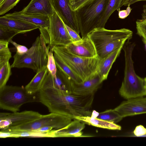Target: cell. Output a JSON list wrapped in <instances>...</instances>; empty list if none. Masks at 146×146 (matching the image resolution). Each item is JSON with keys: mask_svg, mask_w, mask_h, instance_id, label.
Wrapping results in <instances>:
<instances>
[{"mask_svg": "<svg viewBox=\"0 0 146 146\" xmlns=\"http://www.w3.org/2000/svg\"><path fill=\"white\" fill-rule=\"evenodd\" d=\"M71 84L65 75L57 69L55 77L48 72L41 88H50L71 92Z\"/></svg>", "mask_w": 146, "mask_h": 146, "instance_id": "16", "label": "cell"}, {"mask_svg": "<svg viewBox=\"0 0 146 146\" xmlns=\"http://www.w3.org/2000/svg\"><path fill=\"white\" fill-rule=\"evenodd\" d=\"M103 81L96 72L88 79L81 82H71V91L82 95L95 94Z\"/></svg>", "mask_w": 146, "mask_h": 146, "instance_id": "14", "label": "cell"}, {"mask_svg": "<svg viewBox=\"0 0 146 146\" xmlns=\"http://www.w3.org/2000/svg\"><path fill=\"white\" fill-rule=\"evenodd\" d=\"M137 33L142 38L144 43H146V18L136 22Z\"/></svg>", "mask_w": 146, "mask_h": 146, "instance_id": "30", "label": "cell"}, {"mask_svg": "<svg viewBox=\"0 0 146 146\" xmlns=\"http://www.w3.org/2000/svg\"><path fill=\"white\" fill-rule=\"evenodd\" d=\"M0 26L14 30L19 34L25 33L40 28L34 24L20 20L7 17L5 15L0 17Z\"/></svg>", "mask_w": 146, "mask_h": 146, "instance_id": "18", "label": "cell"}, {"mask_svg": "<svg viewBox=\"0 0 146 146\" xmlns=\"http://www.w3.org/2000/svg\"><path fill=\"white\" fill-rule=\"evenodd\" d=\"M17 31L1 26H0V40L8 42L12 40L16 35L18 34Z\"/></svg>", "mask_w": 146, "mask_h": 146, "instance_id": "28", "label": "cell"}, {"mask_svg": "<svg viewBox=\"0 0 146 146\" xmlns=\"http://www.w3.org/2000/svg\"><path fill=\"white\" fill-rule=\"evenodd\" d=\"M46 44L48 46H65L72 42L63 21L55 13L49 17L48 29H39Z\"/></svg>", "mask_w": 146, "mask_h": 146, "instance_id": "9", "label": "cell"}, {"mask_svg": "<svg viewBox=\"0 0 146 146\" xmlns=\"http://www.w3.org/2000/svg\"><path fill=\"white\" fill-rule=\"evenodd\" d=\"M74 118L86 124L100 128L113 130H119L121 129V126L115 123L98 119L92 115L91 116H76Z\"/></svg>", "mask_w": 146, "mask_h": 146, "instance_id": "22", "label": "cell"}, {"mask_svg": "<svg viewBox=\"0 0 146 146\" xmlns=\"http://www.w3.org/2000/svg\"><path fill=\"white\" fill-rule=\"evenodd\" d=\"M92 0H70L73 9L75 11Z\"/></svg>", "mask_w": 146, "mask_h": 146, "instance_id": "33", "label": "cell"}, {"mask_svg": "<svg viewBox=\"0 0 146 146\" xmlns=\"http://www.w3.org/2000/svg\"><path fill=\"white\" fill-rule=\"evenodd\" d=\"M48 72L47 66L38 71L31 81L25 87L27 93L34 94L38 92Z\"/></svg>", "mask_w": 146, "mask_h": 146, "instance_id": "21", "label": "cell"}, {"mask_svg": "<svg viewBox=\"0 0 146 146\" xmlns=\"http://www.w3.org/2000/svg\"><path fill=\"white\" fill-rule=\"evenodd\" d=\"M57 68L62 72L71 82L80 83L83 81L57 54L53 52Z\"/></svg>", "mask_w": 146, "mask_h": 146, "instance_id": "23", "label": "cell"}, {"mask_svg": "<svg viewBox=\"0 0 146 146\" xmlns=\"http://www.w3.org/2000/svg\"><path fill=\"white\" fill-rule=\"evenodd\" d=\"M123 46L117 49L104 58L100 60L96 72L103 81L107 79L112 64L120 54Z\"/></svg>", "mask_w": 146, "mask_h": 146, "instance_id": "20", "label": "cell"}, {"mask_svg": "<svg viewBox=\"0 0 146 146\" xmlns=\"http://www.w3.org/2000/svg\"><path fill=\"white\" fill-rule=\"evenodd\" d=\"M73 119H74L69 116L51 112L48 114L42 115L39 117L27 123L3 130L8 132H32L44 127L59 129L67 125Z\"/></svg>", "mask_w": 146, "mask_h": 146, "instance_id": "8", "label": "cell"}, {"mask_svg": "<svg viewBox=\"0 0 146 146\" xmlns=\"http://www.w3.org/2000/svg\"><path fill=\"white\" fill-rule=\"evenodd\" d=\"M11 56V53L8 47L0 50V67L9 62Z\"/></svg>", "mask_w": 146, "mask_h": 146, "instance_id": "31", "label": "cell"}, {"mask_svg": "<svg viewBox=\"0 0 146 146\" xmlns=\"http://www.w3.org/2000/svg\"><path fill=\"white\" fill-rule=\"evenodd\" d=\"M128 5V7L126 10H119L118 11L119 18L121 19H124L127 17L130 13L132 9L131 8L130 5Z\"/></svg>", "mask_w": 146, "mask_h": 146, "instance_id": "36", "label": "cell"}, {"mask_svg": "<svg viewBox=\"0 0 146 146\" xmlns=\"http://www.w3.org/2000/svg\"><path fill=\"white\" fill-rule=\"evenodd\" d=\"M145 88L146 93V77L144 78Z\"/></svg>", "mask_w": 146, "mask_h": 146, "instance_id": "39", "label": "cell"}, {"mask_svg": "<svg viewBox=\"0 0 146 146\" xmlns=\"http://www.w3.org/2000/svg\"><path fill=\"white\" fill-rule=\"evenodd\" d=\"M145 11L144 12V18H146V7H145Z\"/></svg>", "mask_w": 146, "mask_h": 146, "instance_id": "40", "label": "cell"}, {"mask_svg": "<svg viewBox=\"0 0 146 146\" xmlns=\"http://www.w3.org/2000/svg\"><path fill=\"white\" fill-rule=\"evenodd\" d=\"M52 46L53 52L58 54L83 81L96 72L100 61L97 57H80L70 53L64 46Z\"/></svg>", "mask_w": 146, "mask_h": 146, "instance_id": "6", "label": "cell"}, {"mask_svg": "<svg viewBox=\"0 0 146 146\" xmlns=\"http://www.w3.org/2000/svg\"><path fill=\"white\" fill-rule=\"evenodd\" d=\"M11 68L9 62L0 67V89L6 85L12 74Z\"/></svg>", "mask_w": 146, "mask_h": 146, "instance_id": "26", "label": "cell"}, {"mask_svg": "<svg viewBox=\"0 0 146 146\" xmlns=\"http://www.w3.org/2000/svg\"><path fill=\"white\" fill-rule=\"evenodd\" d=\"M132 35V31L128 29L110 30L100 28L95 29L88 36L94 45L97 57L101 60L123 46Z\"/></svg>", "mask_w": 146, "mask_h": 146, "instance_id": "2", "label": "cell"}, {"mask_svg": "<svg viewBox=\"0 0 146 146\" xmlns=\"http://www.w3.org/2000/svg\"><path fill=\"white\" fill-rule=\"evenodd\" d=\"M114 109L123 118L146 113V97L127 100Z\"/></svg>", "mask_w": 146, "mask_h": 146, "instance_id": "12", "label": "cell"}, {"mask_svg": "<svg viewBox=\"0 0 146 146\" xmlns=\"http://www.w3.org/2000/svg\"><path fill=\"white\" fill-rule=\"evenodd\" d=\"M133 133L137 137L144 136L146 135V128L142 125H138L135 127Z\"/></svg>", "mask_w": 146, "mask_h": 146, "instance_id": "35", "label": "cell"}, {"mask_svg": "<svg viewBox=\"0 0 146 146\" xmlns=\"http://www.w3.org/2000/svg\"><path fill=\"white\" fill-rule=\"evenodd\" d=\"M50 50L48 54V61L47 67L49 72L54 77L56 76L57 68L54 57L53 52L52 46H50Z\"/></svg>", "mask_w": 146, "mask_h": 146, "instance_id": "27", "label": "cell"}, {"mask_svg": "<svg viewBox=\"0 0 146 146\" xmlns=\"http://www.w3.org/2000/svg\"><path fill=\"white\" fill-rule=\"evenodd\" d=\"M16 48V53L19 55H23L27 52L29 49L25 46L17 44L12 40L9 41Z\"/></svg>", "mask_w": 146, "mask_h": 146, "instance_id": "34", "label": "cell"}, {"mask_svg": "<svg viewBox=\"0 0 146 146\" xmlns=\"http://www.w3.org/2000/svg\"><path fill=\"white\" fill-rule=\"evenodd\" d=\"M8 18L20 20L36 25L40 28L48 29L49 25V17L48 16L25 14L20 11H15L5 15ZM39 28V29H40Z\"/></svg>", "mask_w": 146, "mask_h": 146, "instance_id": "17", "label": "cell"}, {"mask_svg": "<svg viewBox=\"0 0 146 146\" xmlns=\"http://www.w3.org/2000/svg\"><path fill=\"white\" fill-rule=\"evenodd\" d=\"M135 45L134 43L128 40L123 46L125 67L124 77L119 93L127 100L146 95L144 78L136 74L134 68L132 54Z\"/></svg>", "mask_w": 146, "mask_h": 146, "instance_id": "3", "label": "cell"}, {"mask_svg": "<svg viewBox=\"0 0 146 146\" xmlns=\"http://www.w3.org/2000/svg\"><path fill=\"white\" fill-rule=\"evenodd\" d=\"M145 48H146V43H145Z\"/></svg>", "mask_w": 146, "mask_h": 146, "instance_id": "42", "label": "cell"}, {"mask_svg": "<svg viewBox=\"0 0 146 146\" xmlns=\"http://www.w3.org/2000/svg\"><path fill=\"white\" fill-rule=\"evenodd\" d=\"M144 136H146V135H145Z\"/></svg>", "mask_w": 146, "mask_h": 146, "instance_id": "43", "label": "cell"}, {"mask_svg": "<svg viewBox=\"0 0 146 146\" xmlns=\"http://www.w3.org/2000/svg\"><path fill=\"white\" fill-rule=\"evenodd\" d=\"M64 23L73 42L78 41L81 40L82 38L80 37L79 34Z\"/></svg>", "mask_w": 146, "mask_h": 146, "instance_id": "32", "label": "cell"}, {"mask_svg": "<svg viewBox=\"0 0 146 146\" xmlns=\"http://www.w3.org/2000/svg\"><path fill=\"white\" fill-rule=\"evenodd\" d=\"M3 0H0V3H1Z\"/></svg>", "mask_w": 146, "mask_h": 146, "instance_id": "41", "label": "cell"}, {"mask_svg": "<svg viewBox=\"0 0 146 146\" xmlns=\"http://www.w3.org/2000/svg\"><path fill=\"white\" fill-rule=\"evenodd\" d=\"M20 0H3L0 3V15H3L12 9Z\"/></svg>", "mask_w": 146, "mask_h": 146, "instance_id": "29", "label": "cell"}, {"mask_svg": "<svg viewBox=\"0 0 146 146\" xmlns=\"http://www.w3.org/2000/svg\"><path fill=\"white\" fill-rule=\"evenodd\" d=\"M42 35L38 36L32 46L23 55L16 53L13 56L11 68H27L37 72L46 66L48 54L50 47H47Z\"/></svg>", "mask_w": 146, "mask_h": 146, "instance_id": "5", "label": "cell"}, {"mask_svg": "<svg viewBox=\"0 0 146 146\" xmlns=\"http://www.w3.org/2000/svg\"><path fill=\"white\" fill-rule=\"evenodd\" d=\"M129 0H109L103 15L101 19L100 28H104L110 16L115 10H120L123 5L127 6Z\"/></svg>", "mask_w": 146, "mask_h": 146, "instance_id": "24", "label": "cell"}, {"mask_svg": "<svg viewBox=\"0 0 146 146\" xmlns=\"http://www.w3.org/2000/svg\"><path fill=\"white\" fill-rule=\"evenodd\" d=\"M34 102H40L39 92L30 94L25 87L6 85L0 89V108L3 110L16 112L23 105Z\"/></svg>", "mask_w": 146, "mask_h": 146, "instance_id": "7", "label": "cell"}, {"mask_svg": "<svg viewBox=\"0 0 146 146\" xmlns=\"http://www.w3.org/2000/svg\"><path fill=\"white\" fill-rule=\"evenodd\" d=\"M38 112L25 111L21 112L0 113V130L27 123L39 117Z\"/></svg>", "mask_w": 146, "mask_h": 146, "instance_id": "10", "label": "cell"}, {"mask_svg": "<svg viewBox=\"0 0 146 146\" xmlns=\"http://www.w3.org/2000/svg\"><path fill=\"white\" fill-rule=\"evenodd\" d=\"M9 43V42L7 41L0 40V50L8 48Z\"/></svg>", "mask_w": 146, "mask_h": 146, "instance_id": "37", "label": "cell"}, {"mask_svg": "<svg viewBox=\"0 0 146 146\" xmlns=\"http://www.w3.org/2000/svg\"><path fill=\"white\" fill-rule=\"evenodd\" d=\"M109 0H92L75 11L82 38L100 28Z\"/></svg>", "mask_w": 146, "mask_h": 146, "instance_id": "4", "label": "cell"}, {"mask_svg": "<svg viewBox=\"0 0 146 146\" xmlns=\"http://www.w3.org/2000/svg\"><path fill=\"white\" fill-rule=\"evenodd\" d=\"M50 1L54 10L63 22L79 34L80 32L79 25L70 0Z\"/></svg>", "mask_w": 146, "mask_h": 146, "instance_id": "11", "label": "cell"}, {"mask_svg": "<svg viewBox=\"0 0 146 146\" xmlns=\"http://www.w3.org/2000/svg\"><path fill=\"white\" fill-rule=\"evenodd\" d=\"M85 124L74 119L65 127L54 131V137H80L82 135V130L85 127Z\"/></svg>", "mask_w": 146, "mask_h": 146, "instance_id": "19", "label": "cell"}, {"mask_svg": "<svg viewBox=\"0 0 146 146\" xmlns=\"http://www.w3.org/2000/svg\"><path fill=\"white\" fill-rule=\"evenodd\" d=\"M96 118L106 121L116 123L123 117L114 109H109L99 113Z\"/></svg>", "mask_w": 146, "mask_h": 146, "instance_id": "25", "label": "cell"}, {"mask_svg": "<svg viewBox=\"0 0 146 146\" xmlns=\"http://www.w3.org/2000/svg\"><path fill=\"white\" fill-rule=\"evenodd\" d=\"M22 13L44 15L50 17L55 13L50 0H31L20 11Z\"/></svg>", "mask_w": 146, "mask_h": 146, "instance_id": "15", "label": "cell"}, {"mask_svg": "<svg viewBox=\"0 0 146 146\" xmlns=\"http://www.w3.org/2000/svg\"><path fill=\"white\" fill-rule=\"evenodd\" d=\"M95 94L82 95L71 92L50 88H41L39 91L40 102L52 113L67 116H91L90 109Z\"/></svg>", "mask_w": 146, "mask_h": 146, "instance_id": "1", "label": "cell"}, {"mask_svg": "<svg viewBox=\"0 0 146 146\" xmlns=\"http://www.w3.org/2000/svg\"><path fill=\"white\" fill-rule=\"evenodd\" d=\"M141 1H146V0H129L127 3V6L128 5H131V4L136 2Z\"/></svg>", "mask_w": 146, "mask_h": 146, "instance_id": "38", "label": "cell"}, {"mask_svg": "<svg viewBox=\"0 0 146 146\" xmlns=\"http://www.w3.org/2000/svg\"><path fill=\"white\" fill-rule=\"evenodd\" d=\"M64 46L70 53L79 57L86 58L97 57L94 45L88 36Z\"/></svg>", "mask_w": 146, "mask_h": 146, "instance_id": "13", "label": "cell"}]
</instances>
